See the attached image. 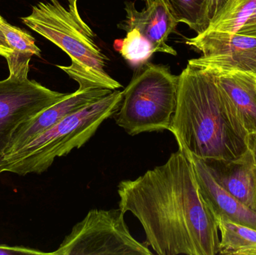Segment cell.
<instances>
[{"label":"cell","instance_id":"1","mask_svg":"<svg viewBox=\"0 0 256 255\" xmlns=\"http://www.w3.org/2000/svg\"><path fill=\"white\" fill-rule=\"evenodd\" d=\"M120 208L141 223L159 255H215L218 220L200 193L190 156L178 147L166 163L118 186Z\"/></svg>","mask_w":256,"mask_h":255},{"label":"cell","instance_id":"2","mask_svg":"<svg viewBox=\"0 0 256 255\" xmlns=\"http://www.w3.org/2000/svg\"><path fill=\"white\" fill-rule=\"evenodd\" d=\"M168 130L178 147L202 160H232L249 148L250 134L227 101L215 70L189 63L179 75Z\"/></svg>","mask_w":256,"mask_h":255},{"label":"cell","instance_id":"3","mask_svg":"<svg viewBox=\"0 0 256 255\" xmlns=\"http://www.w3.org/2000/svg\"><path fill=\"white\" fill-rule=\"evenodd\" d=\"M78 1L68 0V7L58 0L40 1L28 16L21 19L70 56V66L57 67L76 81L80 89H118L122 85L105 70L109 58L96 44L94 31L81 17Z\"/></svg>","mask_w":256,"mask_h":255},{"label":"cell","instance_id":"4","mask_svg":"<svg viewBox=\"0 0 256 255\" xmlns=\"http://www.w3.org/2000/svg\"><path fill=\"white\" fill-rule=\"evenodd\" d=\"M122 98V91L115 90L63 118L19 151L2 158L0 173L21 176L43 173L57 157L68 155L88 142L102 123L118 112Z\"/></svg>","mask_w":256,"mask_h":255},{"label":"cell","instance_id":"5","mask_svg":"<svg viewBox=\"0 0 256 255\" xmlns=\"http://www.w3.org/2000/svg\"><path fill=\"white\" fill-rule=\"evenodd\" d=\"M179 76L168 67L146 62L122 91L116 124L130 136L168 130L177 106Z\"/></svg>","mask_w":256,"mask_h":255},{"label":"cell","instance_id":"6","mask_svg":"<svg viewBox=\"0 0 256 255\" xmlns=\"http://www.w3.org/2000/svg\"><path fill=\"white\" fill-rule=\"evenodd\" d=\"M121 209H93L76 223L54 255H152L131 235Z\"/></svg>","mask_w":256,"mask_h":255},{"label":"cell","instance_id":"7","mask_svg":"<svg viewBox=\"0 0 256 255\" xmlns=\"http://www.w3.org/2000/svg\"><path fill=\"white\" fill-rule=\"evenodd\" d=\"M68 94L52 91L28 76L10 74L0 81V160L18 126Z\"/></svg>","mask_w":256,"mask_h":255},{"label":"cell","instance_id":"8","mask_svg":"<svg viewBox=\"0 0 256 255\" xmlns=\"http://www.w3.org/2000/svg\"><path fill=\"white\" fill-rule=\"evenodd\" d=\"M186 43L202 52L188 63L220 71H238L256 76V37L238 33L206 30Z\"/></svg>","mask_w":256,"mask_h":255},{"label":"cell","instance_id":"9","mask_svg":"<svg viewBox=\"0 0 256 255\" xmlns=\"http://www.w3.org/2000/svg\"><path fill=\"white\" fill-rule=\"evenodd\" d=\"M114 91L104 88H78L62 100L46 108L28 121L18 126L4 151L3 157L20 150L42 133L58 124L63 118L85 106L103 98Z\"/></svg>","mask_w":256,"mask_h":255},{"label":"cell","instance_id":"10","mask_svg":"<svg viewBox=\"0 0 256 255\" xmlns=\"http://www.w3.org/2000/svg\"><path fill=\"white\" fill-rule=\"evenodd\" d=\"M142 1L146 6L140 11L136 8L135 3L126 1V18L118 24V28L126 31L134 28L138 30L150 41L155 52L177 55L176 50L167 44V40L170 34L176 31L179 22L172 14L164 0Z\"/></svg>","mask_w":256,"mask_h":255},{"label":"cell","instance_id":"11","mask_svg":"<svg viewBox=\"0 0 256 255\" xmlns=\"http://www.w3.org/2000/svg\"><path fill=\"white\" fill-rule=\"evenodd\" d=\"M204 162L224 190L256 213V162L250 148L232 160Z\"/></svg>","mask_w":256,"mask_h":255},{"label":"cell","instance_id":"12","mask_svg":"<svg viewBox=\"0 0 256 255\" xmlns=\"http://www.w3.org/2000/svg\"><path fill=\"white\" fill-rule=\"evenodd\" d=\"M190 156L200 193L216 220L226 219L256 229V213L239 202L215 181L204 160L191 154Z\"/></svg>","mask_w":256,"mask_h":255},{"label":"cell","instance_id":"13","mask_svg":"<svg viewBox=\"0 0 256 255\" xmlns=\"http://www.w3.org/2000/svg\"><path fill=\"white\" fill-rule=\"evenodd\" d=\"M214 70L218 83L238 120L250 135L256 133V75Z\"/></svg>","mask_w":256,"mask_h":255},{"label":"cell","instance_id":"14","mask_svg":"<svg viewBox=\"0 0 256 255\" xmlns=\"http://www.w3.org/2000/svg\"><path fill=\"white\" fill-rule=\"evenodd\" d=\"M0 28L13 52L6 58L10 74L28 76L30 61L32 55L40 56V49L31 34L8 23L0 17Z\"/></svg>","mask_w":256,"mask_h":255},{"label":"cell","instance_id":"15","mask_svg":"<svg viewBox=\"0 0 256 255\" xmlns=\"http://www.w3.org/2000/svg\"><path fill=\"white\" fill-rule=\"evenodd\" d=\"M220 236L219 255H256V229L218 218Z\"/></svg>","mask_w":256,"mask_h":255},{"label":"cell","instance_id":"16","mask_svg":"<svg viewBox=\"0 0 256 255\" xmlns=\"http://www.w3.org/2000/svg\"><path fill=\"white\" fill-rule=\"evenodd\" d=\"M256 0H231L219 18L207 30L238 33L252 14Z\"/></svg>","mask_w":256,"mask_h":255},{"label":"cell","instance_id":"17","mask_svg":"<svg viewBox=\"0 0 256 255\" xmlns=\"http://www.w3.org/2000/svg\"><path fill=\"white\" fill-rule=\"evenodd\" d=\"M172 14L178 22H184L198 34L206 31V0H164Z\"/></svg>","mask_w":256,"mask_h":255},{"label":"cell","instance_id":"18","mask_svg":"<svg viewBox=\"0 0 256 255\" xmlns=\"http://www.w3.org/2000/svg\"><path fill=\"white\" fill-rule=\"evenodd\" d=\"M122 56L130 64L142 65L154 53L153 46L137 29L127 31L120 49Z\"/></svg>","mask_w":256,"mask_h":255},{"label":"cell","instance_id":"19","mask_svg":"<svg viewBox=\"0 0 256 255\" xmlns=\"http://www.w3.org/2000/svg\"><path fill=\"white\" fill-rule=\"evenodd\" d=\"M230 1L231 0H206L204 1L206 31L220 16Z\"/></svg>","mask_w":256,"mask_h":255},{"label":"cell","instance_id":"20","mask_svg":"<svg viewBox=\"0 0 256 255\" xmlns=\"http://www.w3.org/2000/svg\"><path fill=\"white\" fill-rule=\"evenodd\" d=\"M50 255V253H42L38 250L33 249L25 248L20 247H8V246H0V255Z\"/></svg>","mask_w":256,"mask_h":255},{"label":"cell","instance_id":"21","mask_svg":"<svg viewBox=\"0 0 256 255\" xmlns=\"http://www.w3.org/2000/svg\"><path fill=\"white\" fill-rule=\"evenodd\" d=\"M238 33L256 37V6L249 19Z\"/></svg>","mask_w":256,"mask_h":255},{"label":"cell","instance_id":"22","mask_svg":"<svg viewBox=\"0 0 256 255\" xmlns=\"http://www.w3.org/2000/svg\"><path fill=\"white\" fill-rule=\"evenodd\" d=\"M0 17H1V16H0ZM12 52H13V50L9 46L4 34L0 28V55L7 58L12 55Z\"/></svg>","mask_w":256,"mask_h":255},{"label":"cell","instance_id":"23","mask_svg":"<svg viewBox=\"0 0 256 255\" xmlns=\"http://www.w3.org/2000/svg\"><path fill=\"white\" fill-rule=\"evenodd\" d=\"M249 148L252 150L256 162V133L250 135Z\"/></svg>","mask_w":256,"mask_h":255},{"label":"cell","instance_id":"24","mask_svg":"<svg viewBox=\"0 0 256 255\" xmlns=\"http://www.w3.org/2000/svg\"><path fill=\"white\" fill-rule=\"evenodd\" d=\"M0 16H1V15H0Z\"/></svg>","mask_w":256,"mask_h":255}]
</instances>
